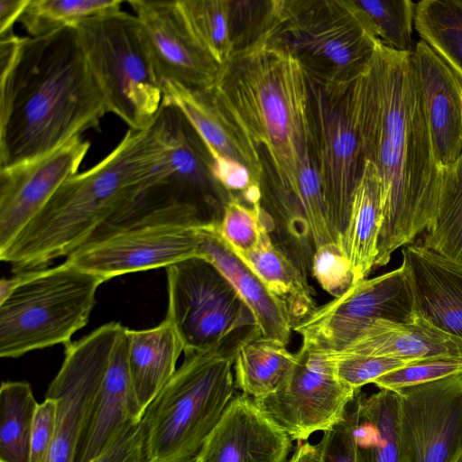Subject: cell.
<instances>
[{
  "label": "cell",
  "instance_id": "obj_1",
  "mask_svg": "<svg viewBox=\"0 0 462 462\" xmlns=\"http://www.w3.org/2000/svg\"><path fill=\"white\" fill-rule=\"evenodd\" d=\"M353 98L365 159L374 166L380 182L376 269L433 223L441 170L422 111L412 52L379 42L353 80Z\"/></svg>",
  "mask_w": 462,
  "mask_h": 462
},
{
  "label": "cell",
  "instance_id": "obj_2",
  "mask_svg": "<svg viewBox=\"0 0 462 462\" xmlns=\"http://www.w3.org/2000/svg\"><path fill=\"white\" fill-rule=\"evenodd\" d=\"M0 170L42 157L108 112L76 27L24 37L0 76Z\"/></svg>",
  "mask_w": 462,
  "mask_h": 462
},
{
  "label": "cell",
  "instance_id": "obj_3",
  "mask_svg": "<svg viewBox=\"0 0 462 462\" xmlns=\"http://www.w3.org/2000/svg\"><path fill=\"white\" fill-rule=\"evenodd\" d=\"M208 92L259 152L264 150L272 170L263 182L298 199L300 173L315 162L309 80L300 58L267 33L234 51Z\"/></svg>",
  "mask_w": 462,
  "mask_h": 462
},
{
  "label": "cell",
  "instance_id": "obj_4",
  "mask_svg": "<svg viewBox=\"0 0 462 462\" xmlns=\"http://www.w3.org/2000/svg\"><path fill=\"white\" fill-rule=\"evenodd\" d=\"M164 158V145L153 124L145 130L129 129L102 161L64 181L0 251V259L19 273L68 257L163 177Z\"/></svg>",
  "mask_w": 462,
  "mask_h": 462
},
{
  "label": "cell",
  "instance_id": "obj_5",
  "mask_svg": "<svg viewBox=\"0 0 462 462\" xmlns=\"http://www.w3.org/2000/svg\"><path fill=\"white\" fill-rule=\"evenodd\" d=\"M185 354L141 419L145 462H194L235 396L236 353L245 339Z\"/></svg>",
  "mask_w": 462,
  "mask_h": 462
},
{
  "label": "cell",
  "instance_id": "obj_6",
  "mask_svg": "<svg viewBox=\"0 0 462 462\" xmlns=\"http://www.w3.org/2000/svg\"><path fill=\"white\" fill-rule=\"evenodd\" d=\"M199 211L160 180L132 204L125 219L94 236L67 260L106 282L114 277L202 257Z\"/></svg>",
  "mask_w": 462,
  "mask_h": 462
},
{
  "label": "cell",
  "instance_id": "obj_7",
  "mask_svg": "<svg viewBox=\"0 0 462 462\" xmlns=\"http://www.w3.org/2000/svg\"><path fill=\"white\" fill-rule=\"evenodd\" d=\"M105 282L74 263L16 273L0 302V356L19 357L68 345L89 319L98 287Z\"/></svg>",
  "mask_w": 462,
  "mask_h": 462
},
{
  "label": "cell",
  "instance_id": "obj_8",
  "mask_svg": "<svg viewBox=\"0 0 462 462\" xmlns=\"http://www.w3.org/2000/svg\"><path fill=\"white\" fill-rule=\"evenodd\" d=\"M76 28L108 112L130 129L151 127L162 88L136 15L119 10L83 20Z\"/></svg>",
  "mask_w": 462,
  "mask_h": 462
},
{
  "label": "cell",
  "instance_id": "obj_9",
  "mask_svg": "<svg viewBox=\"0 0 462 462\" xmlns=\"http://www.w3.org/2000/svg\"><path fill=\"white\" fill-rule=\"evenodd\" d=\"M305 67V66H304ZM310 95L312 151L334 242L348 223L365 159L355 114L353 80L333 79L305 67Z\"/></svg>",
  "mask_w": 462,
  "mask_h": 462
},
{
  "label": "cell",
  "instance_id": "obj_10",
  "mask_svg": "<svg viewBox=\"0 0 462 462\" xmlns=\"http://www.w3.org/2000/svg\"><path fill=\"white\" fill-rule=\"evenodd\" d=\"M165 319L185 354L221 348L257 328L254 317L231 283L208 260L191 257L166 268Z\"/></svg>",
  "mask_w": 462,
  "mask_h": 462
},
{
  "label": "cell",
  "instance_id": "obj_11",
  "mask_svg": "<svg viewBox=\"0 0 462 462\" xmlns=\"http://www.w3.org/2000/svg\"><path fill=\"white\" fill-rule=\"evenodd\" d=\"M303 65L348 80L359 75L378 43L349 0H279L273 32Z\"/></svg>",
  "mask_w": 462,
  "mask_h": 462
},
{
  "label": "cell",
  "instance_id": "obj_12",
  "mask_svg": "<svg viewBox=\"0 0 462 462\" xmlns=\"http://www.w3.org/2000/svg\"><path fill=\"white\" fill-rule=\"evenodd\" d=\"M411 289L403 267L356 282L346 293L317 308L293 327L301 346L341 352L376 320H415Z\"/></svg>",
  "mask_w": 462,
  "mask_h": 462
},
{
  "label": "cell",
  "instance_id": "obj_13",
  "mask_svg": "<svg viewBox=\"0 0 462 462\" xmlns=\"http://www.w3.org/2000/svg\"><path fill=\"white\" fill-rule=\"evenodd\" d=\"M357 391L338 379L330 353L300 346L282 386L254 400L291 439L301 441L341 421Z\"/></svg>",
  "mask_w": 462,
  "mask_h": 462
},
{
  "label": "cell",
  "instance_id": "obj_14",
  "mask_svg": "<svg viewBox=\"0 0 462 462\" xmlns=\"http://www.w3.org/2000/svg\"><path fill=\"white\" fill-rule=\"evenodd\" d=\"M125 328L109 322L65 346L64 360L45 395L57 402L56 433L47 462H73L79 433Z\"/></svg>",
  "mask_w": 462,
  "mask_h": 462
},
{
  "label": "cell",
  "instance_id": "obj_15",
  "mask_svg": "<svg viewBox=\"0 0 462 462\" xmlns=\"http://www.w3.org/2000/svg\"><path fill=\"white\" fill-rule=\"evenodd\" d=\"M396 392L406 462H452L462 450V374Z\"/></svg>",
  "mask_w": 462,
  "mask_h": 462
},
{
  "label": "cell",
  "instance_id": "obj_16",
  "mask_svg": "<svg viewBox=\"0 0 462 462\" xmlns=\"http://www.w3.org/2000/svg\"><path fill=\"white\" fill-rule=\"evenodd\" d=\"M153 125L164 145V181L178 199L194 206L205 224L219 225L232 195L217 180L212 159L181 112L162 105Z\"/></svg>",
  "mask_w": 462,
  "mask_h": 462
},
{
  "label": "cell",
  "instance_id": "obj_17",
  "mask_svg": "<svg viewBox=\"0 0 462 462\" xmlns=\"http://www.w3.org/2000/svg\"><path fill=\"white\" fill-rule=\"evenodd\" d=\"M90 147L77 135L35 160L0 170V251L6 248L69 177Z\"/></svg>",
  "mask_w": 462,
  "mask_h": 462
},
{
  "label": "cell",
  "instance_id": "obj_18",
  "mask_svg": "<svg viewBox=\"0 0 462 462\" xmlns=\"http://www.w3.org/2000/svg\"><path fill=\"white\" fill-rule=\"evenodd\" d=\"M143 32L162 86L177 82L211 88L220 66L199 46L189 30L177 1L130 0Z\"/></svg>",
  "mask_w": 462,
  "mask_h": 462
},
{
  "label": "cell",
  "instance_id": "obj_19",
  "mask_svg": "<svg viewBox=\"0 0 462 462\" xmlns=\"http://www.w3.org/2000/svg\"><path fill=\"white\" fill-rule=\"evenodd\" d=\"M290 435L241 393L230 401L194 462H287Z\"/></svg>",
  "mask_w": 462,
  "mask_h": 462
},
{
  "label": "cell",
  "instance_id": "obj_20",
  "mask_svg": "<svg viewBox=\"0 0 462 462\" xmlns=\"http://www.w3.org/2000/svg\"><path fill=\"white\" fill-rule=\"evenodd\" d=\"M412 60L434 158L441 170L462 155V83L422 40L415 43Z\"/></svg>",
  "mask_w": 462,
  "mask_h": 462
},
{
  "label": "cell",
  "instance_id": "obj_21",
  "mask_svg": "<svg viewBox=\"0 0 462 462\" xmlns=\"http://www.w3.org/2000/svg\"><path fill=\"white\" fill-rule=\"evenodd\" d=\"M415 318L462 340V263L421 244L402 249Z\"/></svg>",
  "mask_w": 462,
  "mask_h": 462
},
{
  "label": "cell",
  "instance_id": "obj_22",
  "mask_svg": "<svg viewBox=\"0 0 462 462\" xmlns=\"http://www.w3.org/2000/svg\"><path fill=\"white\" fill-rule=\"evenodd\" d=\"M162 88V104L181 112L204 143L213 163L240 164L262 187L265 171L259 150L217 106L208 90L177 82H165Z\"/></svg>",
  "mask_w": 462,
  "mask_h": 462
},
{
  "label": "cell",
  "instance_id": "obj_23",
  "mask_svg": "<svg viewBox=\"0 0 462 462\" xmlns=\"http://www.w3.org/2000/svg\"><path fill=\"white\" fill-rule=\"evenodd\" d=\"M125 329L119 336L92 410L76 445L73 462H91L101 456L136 417L127 362Z\"/></svg>",
  "mask_w": 462,
  "mask_h": 462
},
{
  "label": "cell",
  "instance_id": "obj_24",
  "mask_svg": "<svg viewBox=\"0 0 462 462\" xmlns=\"http://www.w3.org/2000/svg\"><path fill=\"white\" fill-rule=\"evenodd\" d=\"M216 224L199 227L202 256L231 283L252 311L261 335L287 346L292 327L285 310L269 289L220 236Z\"/></svg>",
  "mask_w": 462,
  "mask_h": 462
},
{
  "label": "cell",
  "instance_id": "obj_25",
  "mask_svg": "<svg viewBox=\"0 0 462 462\" xmlns=\"http://www.w3.org/2000/svg\"><path fill=\"white\" fill-rule=\"evenodd\" d=\"M127 362L139 421L146 407L176 371L183 344L165 319L154 328L125 329Z\"/></svg>",
  "mask_w": 462,
  "mask_h": 462
},
{
  "label": "cell",
  "instance_id": "obj_26",
  "mask_svg": "<svg viewBox=\"0 0 462 462\" xmlns=\"http://www.w3.org/2000/svg\"><path fill=\"white\" fill-rule=\"evenodd\" d=\"M341 352L407 360L462 359V340L418 318L408 323L381 319L365 328Z\"/></svg>",
  "mask_w": 462,
  "mask_h": 462
},
{
  "label": "cell",
  "instance_id": "obj_27",
  "mask_svg": "<svg viewBox=\"0 0 462 462\" xmlns=\"http://www.w3.org/2000/svg\"><path fill=\"white\" fill-rule=\"evenodd\" d=\"M346 413L356 444V462H406L400 431V394L358 390Z\"/></svg>",
  "mask_w": 462,
  "mask_h": 462
},
{
  "label": "cell",
  "instance_id": "obj_28",
  "mask_svg": "<svg viewBox=\"0 0 462 462\" xmlns=\"http://www.w3.org/2000/svg\"><path fill=\"white\" fill-rule=\"evenodd\" d=\"M263 282L286 312L293 328L316 310L309 279L265 235L250 252L237 254Z\"/></svg>",
  "mask_w": 462,
  "mask_h": 462
},
{
  "label": "cell",
  "instance_id": "obj_29",
  "mask_svg": "<svg viewBox=\"0 0 462 462\" xmlns=\"http://www.w3.org/2000/svg\"><path fill=\"white\" fill-rule=\"evenodd\" d=\"M381 220L379 178L374 166L366 161L341 239V246L350 261L356 282L365 279L374 269Z\"/></svg>",
  "mask_w": 462,
  "mask_h": 462
},
{
  "label": "cell",
  "instance_id": "obj_30",
  "mask_svg": "<svg viewBox=\"0 0 462 462\" xmlns=\"http://www.w3.org/2000/svg\"><path fill=\"white\" fill-rule=\"evenodd\" d=\"M296 353L255 329L239 345L235 358L236 387L256 399L276 392L288 377Z\"/></svg>",
  "mask_w": 462,
  "mask_h": 462
},
{
  "label": "cell",
  "instance_id": "obj_31",
  "mask_svg": "<svg viewBox=\"0 0 462 462\" xmlns=\"http://www.w3.org/2000/svg\"><path fill=\"white\" fill-rule=\"evenodd\" d=\"M26 381L0 388V462H30L33 419L38 407Z\"/></svg>",
  "mask_w": 462,
  "mask_h": 462
},
{
  "label": "cell",
  "instance_id": "obj_32",
  "mask_svg": "<svg viewBox=\"0 0 462 462\" xmlns=\"http://www.w3.org/2000/svg\"><path fill=\"white\" fill-rule=\"evenodd\" d=\"M414 29L462 83V5L457 0L416 3Z\"/></svg>",
  "mask_w": 462,
  "mask_h": 462
},
{
  "label": "cell",
  "instance_id": "obj_33",
  "mask_svg": "<svg viewBox=\"0 0 462 462\" xmlns=\"http://www.w3.org/2000/svg\"><path fill=\"white\" fill-rule=\"evenodd\" d=\"M424 234V247L462 263V155L441 169L437 215Z\"/></svg>",
  "mask_w": 462,
  "mask_h": 462
},
{
  "label": "cell",
  "instance_id": "obj_34",
  "mask_svg": "<svg viewBox=\"0 0 462 462\" xmlns=\"http://www.w3.org/2000/svg\"><path fill=\"white\" fill-rule=\"evenodd\" d=\"M364 26L382 44L412 52L416 3L411 0H349Z\"/></svg>",
  "mask_w": 462,
  "mask_h": 462
},
{
  "label": "cell",
  "instance_id": "obj_35",
  "mask_svg": "<svg viewBox=\"0 0 462 462\" xmlns=\"http://www.w3.org/2000/svg\"><path fill=\"white\" fill-rule=\"evenodd\" d=\"M178 7L199 46L219 65L234 52L230 0H178Z\"/></svg>",
  "mask_w": 462,
  "mask_h": 462
},
{
  "label": "cell",
  "instance_id": "obj_36",
  "mask_svg": "<svg viewBox=\"0 0 462 462\" xmlns=\"http://www.w3.org/2000/svg\"><path fill=\"white\" fill-rule=\"evenodd\" d=\"M120 0H31L19 22L31 37L64 27H76L88 18L119 11Z\"/></svg>",
  "mask_w": 462,
  "mask_h": 462
},
{
  "label": "cell",
  "instance_id": "obj_37",
  "mask_svg": "<svg viewBox=\"0 0 462 462\" xmlns=\"http://www.w3.org/2000/svg\"><path fill=\"white\" fill-rule=\"evenodd\" d=\"M217 229L236 254L250 252L272 231L271 222L261 203L251 205L235 195L226 205Z\"/></svg>",
  "mask_w": 462,
  "mask_h": 462
},
{
  "label": "cell",
  "instance_id": "obj_38",
  "mask_svg": "<svg viewBox=\"0 0 462 462\" xmlns=\"http://www.w3.org/2000/svg\"><path fill=\"white\" fill-rule=\"evenodd\" d=\"M279 0H230V36L234 51L273 32L278 24Z\"/></svg>",
  "mask_w": 462,
  "mask_h": 462
},
{
  "label": "cell",
  "instance_id": "obj_39",
  "mask_svg": "<svg viewBox=\"0 0 462 462\" xmlns=\"http://www.w3.org/2000/svg\"><path fill=\"white\" fill-rule=\"evenodd\" d=\"M330 356L338 379L355 390L373 383L385 374L418 361L344 352L330 353Z\"/></svg>",
  "mask_w": 462,
  "mask_h": 462
},
{
  "label": "cell",
  "instance_id": "obj_40",
  "mask_svg": "<svg viewBox=\"0 0 462 462\" xmlns=\"http://www.w3.org/2000/svg\"><path fill=\"white\" fill-rule=\"evenodd\" d=\"M311 275L334 298L346 293L356 282L345 250L335 242L316 248L312 258Z\"/></svg>",
  "mask_w": 462,
  "mask_h": 462
},
{
  "label": "cell",
  "instance_id": "obj_41",
  "mask_svg": "<svg viewBox=\"0 0 462 462\" xmlns=\"http://www.w3.org/2000/svg\"><path fill=\"white\" fill-rule=\"evenodd\" d=\"M462 374V359L431 358L412 362L375 379L379 389L398 391Z\"/></svg>",
  "mask_w": 462,
  "mask_h": 462
},
{
  "label": "cell",
  "instance_id": "obj_42",
  "mask_svg": "<svg viewBox=\"0 0 462 462\" xmlns=\"http://www.w3.org/2000/svg\"><path fill=\"white\" fill-rule=\"evenodd\" d=\"M314 462H356L355 439L346 413L341 421L324 431L316 445Z\"/></svg>",
  "mask_w": 462,
  "mask_h": 462
},
{
  "label": "cell",
  "instance_id": "obj_43",
  "mask_svg": "<svg viewBox=\"0 0 462 462\" xmlns=\"http://www.w3.org/2000/svg\"><path fill=\"white\" fill-rule=\"evenodd\" d=\"M57 402L51 398L38 404L35 411L30 462H47L56 433Z\"/></svg>",
  "mask_w": 462,
  "mask_h": 462
},
{
  "label": "cell",
  "instance_id": "obj_44",
  "mask_svg": "<svg viewBox=\"0 0 462 462\" xmlns=\"http://www.w3.org/2000/svg\"><path fill=\"white\" fill-rule=\"evenodd\" d=\"M91 462H145L141 423L131 424L108 449Z\"/></svg>",
  "mask_w": 462,
  "mask_h": 462
},
{
  "label": "cell",
  "instance_id": "obj_45",
  "mask_svg": "<svg viewBox=\"0 0 462 462\" xmlns=\"http://www.w3.org/2000/svg\"><path fill=\"white\" fill-rule=\"evenodd\" d=\"M23 40L24 37L16 35L14 31L0 34V76L15 61Z\"/></svg>",
  "mask_w": 462,
  "mask_h": 462
},
{
  "label": "cell",
  "instance_id": "obj_46",
  "mask_svg": "<svg viewBox=\"0 0 462 462\" xmlns=\"http://www.w3.org/2000/svg\"><path fill=\"white\" fill-rule=\"evenodd\" d=\"M31 0H0V34L14 31Z\"/></svg>",
  "mask_w": 462,
  "mask_h": 462
},
{
  "label": "cell",
  "instance_id": "obj_47",
  "mask_svg": "<svg viewBox=\"0 0 462 462\" xmlns=\"http://www.w3.org/2000/svg\"><path fill=\"white\" fill-rule=\"evenodd\" d=\"M316 458V446L308 441L298 443L292 456L287 462H314Z\"/></svg>",
  "mask_w": 462,
  "mask_h": 462
},
{
  "label": "cell",
  "instance_id": "obj_48",
  "mask_svg": "<svg viewBox=\"0 0 462 462\" xmlns=\"http://www.w3.org/2000/svg\"><path fill=\"white\" fill-rule=\"evenodd\" d=\"M452 462H462V450L458 452Z\"/></svg>",
  "mask_w": 462,
  "mask_h": 462
},
{
  "label": "cell",
  "instance_id": "obj_49",
  "mask_svg": "<svg viewBox=\"0 0 462 462\" xmlns=\"http://www.w3.org/2000/svg\"><path fill=\"white\" fill-rule=\"evenodd\" d=\"M460 5H462V0H457Z\"/></svg>",
  "mask_w": 462,
  "mask_h": 462
}]
</instances>
